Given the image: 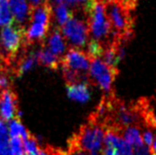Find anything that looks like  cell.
<instances>
[{"label":"cell","mask_w":156,"mask_h":155,"mask_svg":"<svg viewBox=\"0 0 156 155\" xmlns=\"http://www.w3.org/2000/svg\"><path fill=\"white\" fill-rule=\"evenodd\" d=\"M12 71L10 68L0 69V93L6 89H10L13 83L12 80Z\"/></svg>","instance_id":"ffe728a7"},{"label":"cell","mask_w":156,"mask_h":155,"mask_svg":"<svg viewBox=\"0 0 156 155\" xmlns=\"http://www.w3.org/2000/svg\"><path fill=\"white\" fill-rule=\"evenodd\" d=\"M66 91L68 97L81 103L90 100V88L89 84H72L66 85Z\"/></svg>","instance_id":"4fadbf2b"},{"label":"cell","mask_w":156,"mask_h":155,"mask_svg":"<svg viewBox=\"0 0 156 155\" xmlns=\"http://www.w3.org/2000/svg\"><path fill=\"white\" fill-rule=\"evenodd\" d=\"M124 139L128 142V143L134 147H139V146L143 145L141 134L139 132V129L136 126H129V128L126 129L124 130Z\"/></svg>","instance_id":"5bb4252c"},{"label":"cell","mask_w":156,"mask_h":155,"mask_svg":"<svg viewBox=\"0 0 156 155\" xmlns=\"http://www.w3.org/2000/svg\"><path fill=\"white\" fill-rule=\"evenodd\" d=\"M9 154L8 155H24L22 141L19 137H13L10 140Z\"/></svg>","instance_id":"44dd1931"},{"label":"cell","mask_w":156,"mask_h":155,"mask_svg":"<svg viewBox=\"0 0 156 155\" xmlns=\"http://www.w3.org/2000/svg\"><path fill=\"white\" fill-rule=\"evenodd\" d=\"M65 2H68V3H86L88 0H64Z\"/></svg>","instance_id":"83f0119b"},{"label":"cell","mask_w":156,"mask_h":155,"mask_svg":"<svg viewBox=\"0 0 156 155\" xmlns=\"http://www.w3.org/2000/svg\"><path fill=\"white\" fill-rule=\"evenodd\" d=\"M133 155H150L149 148L147 146H139V147L133 148Z\"/></svg>","instance_id":"d4e9b609"},{"label":"cell","mask_w":156,"mask_h":155,"mask_svg":"<svg viewBox=\"0 0 156 155\" xmlns=\"http://www.w3.org/2000/svg\"><path fill=\"white\" fill-rule=\"evenodd\" d=\"M65 155H89L85 150L78 146L74 141L71 139L68 140V149L65 151Z\"/></svg>","instance_id":"7402d4cb"},{"label":"cell","mask_w":156,"mask_h":155,"mask_svg":"<svg viewBox=\"0 0 156 155\" xmlns=\"http://www.w3.org/2000/svg\"><path fill=\"white\" fill-rule=\"evenodd\" d=\"M83 12L90 34L93 39L106 46L113 42V35L107 18L105 2L102 0H88L83 5Z\"/></svg>","instance_id":"7a4b0ae2"},{"label":"cell","mask_w":156,"mask_h":155,"mask_svg":"<svg viewBox=\"0 0 156 155\" xmlns=\"http://www.w3.org/2000/svg\"><path fill=\"white\" fill-rule=\"evenodd\" d=\"M55 12L56 21L60 26H63L69 19H71L73 17V13H74L73 10L69 9L67 4L65 3H61L59 5H57L55 9Z\"/></svg>","instance_id":"e0dca14e"},{"label":"cell","mask_w":156,"mask_h":155,"mask_svg":"<svg viewBox=\"0 0 156 155\" xmlns=\"http://www.w3.org/2000/svg\"><path fill=\"white\" fill-rule=\"evenodd\" d=\"M25 34V27L16 21L4 26L0 32V51L10 68L17 59L20 50L27 46Z\"/></svg>","instance_id":"3957f363"},{"label":"cell","mask_w":156,"mask_h":155,"mask_svg":"<svg viewBox=\"0 0 156 155\" xmlns=\"http://www.w3.org/2000/svg\"><path fill=\"white\" fill-rule=\"evenodd\" d=\"M20 115L17 94L11 88L2 91L0 93V118L4 122H9L19 119Z\"/></svg>","instance_id":"ba28073f"},{"label":"cell","mask_w":156,"mask_h":155,"mask_svg":"<svg viewBox=\"0 0 156 155\" xmlns=\"http://www.w3.org/2000/svg\"><path fill=\"white\" fill-rule=\"evenodd\" d=\"M142 141L144 142L145 145L147 147H151V145L153 144L154 141V136H153V132H151L150 129H145L142 133Z\"/></svg>","instance_id":"cb8c5ba5"},{"label":"cell","mask_w":156,"mask_h":155,"mask_svg":"<svg viewBox=\"0 0 156 155\" xmlns=\"http://www.w3.org/2000/svg\"><path fill=\"white\" fill-rule=\"evenodd\" d=\"M90 60L89 56L85 51L75 47L69 48L67 52L61 58V67H65L78 73H83L86 74L88 73L90 68Z\"/></svg>","instance_id":"52a82bcc"},{"label":"cell","mask_w":156,"mask_h":155,"mask_svg":"<svg viewBox=\"0 0 156 155\" xmlns=\"http://www.w3.org/2000/svg\"><path fill=\"white\" fill-rule=\"evenodd\" d=\"M40 155H65V151L51 145H47L44 149L40 148Z\"/></svg>","instance_id":"603a6c76"},{"label":"cell","mask_w":156,"mask_h":155,"mask_svg":"<svg viewBox=\"0 0 156 155\" xmlns=\"http://www.w3.org/2000/svg\"><path fill=\"white\" fill-rule=\"evenodd\" d=\"M37 60L40 64L51 70H57L61 64V58L51 52L44 44H42V48L37 51Z\"/></svg>","instance_id":"7c38bea8"},{"label":"cell","mask_w":156,"mask_h":155,"mask_svg":"<svg viewBox=\"0 0 156 155\" xmlns=\"http://www.w3.org/2000/svg\"><path fill=\"white\" fill-rule=\"evenodd\" d=\"M118 74L119 69L110 67L102 59L91 60L89 75L91 77L92 84L99 86L102 90L109 92Z\"/></svg>","instance_id":"5b68a950"},{"label":"cell","mask_w":156,"mask_h":155,"mask_svg":"<svg viewBox=\"0 0 156 155\" xmlns=\"http://www.w3.org/2000/svg\"><path fill=\"white\" fill-rule=\"evenodd\" d=\"M9 134L10 136L13 137H22L23 140H25L26 138L30 136V132L25 129L21 123L20 119H15L10 122L9 125Z\"/></svg>","instance_id":"2e32d148"},{"label":"cell","mask_w":156,"mask_h":155,"mask_svg":"<svg viewBox=\"0 0 156 155\" xmlns=\"http://www.w3.org/2000/svg\"><path fill=\"white\" fill-rule=\"evenodd\" d=\"M2 68H10V67H9V65L7 64V62H5V58H4L1 51H0V69H2Z\"/></svg>","instance_id":"484cf974"},{"label":"cell","mask_w":156,"mask_h":155,"mask_svg":"<svg viewBox=\"0 0 156 155\" xmlns=\"http://www.w3.org/2000/svg\"><path fill=\"white\" fill-rule=\"evenodd\" d=\"M11 14L16 21L20 25L26 23L29 20V12L30 6L28 5L26 0H8Z\"/></svg>","instance_id":"8fae6325"},{"label":"cell","mask_w":156,"mask_h":155,"mask_svg":"<svg viewBox=\"0 0 156 155\" xmlns=\"http://www.w3.org/2000/svg\"><path fill=\"white\" fill-rule=\"evenodd\" d=\"M61 33L65 40L69 41L75 48H79L87 44L90 31L86 20H79L73 16L62 26Z\"/></svg>","instance_id":"8992f818"},{"label":"cell","mask_w":156,"mask_h":155,"mask_svg":"<svg viewBox=\"0 0 156 155\" xmlns=\"http://www.w3.org/2000/svg\"><path fill=\"white\" fill-rule=\"evenodd\" d=\"M14 21L11 14L8 0H0V26L9 25Z\"/></svg>","instance_id":"ac0fdd59"},{"label":"cell","mask_w":156,"mask_h":155,"mask_svg":"<svg viewBox=\"0 0 156 155\" xmlns=\"http://www.w3.org/2000/svg\"><path fill=\"white\" fill-rule=\"evenodd\" d=\"M38 62L37 60V51H23V54L19 56L18 59L14 62V65L12 64L11 71L12 73L20 78L27 71L34 67V65Z\"/></svg>","instance_id":"9c48e42d"},{"label":"cell","mask_w":156,"mask_h":155,"mask_svg":"<svg viewBox=\"0 0 156 155\" xmlns=\"http://www.w3.org/2000/svg\"><path fill=\"white\" fill-rule=\"evenodd\" d=\"M29 1H30V8H33V7L40 5V4L43 1H44V0H29Z\"/></svg>","instance_id":"4316f807"},{"label":"cell","mask_w":156,"mask_h":155,"mask_svg":"<svg viewBox=\"0 0 156 155\" xmlns=\"http://www.w3.org/2000/svg\"><path fill=\"white\" fill-rule=\"evenodd\" d=\"M104 129L101 125L90 123L81 125L79 130L69 138L85 150L89 155H99L103 150Z\"/></svg>","instance_id":"277c9868"},{"label":"cell","mask_w":156,"mask_h":155,"mask_svg":"<svg viewBox=\"0 0 156 155\" xmlns=\"http://www.w3.org/2000/svg\"><path fill=\"white\" fill-rule=\"evenodd\" d=\"M107 18L113 35V42L126 44L133 37L134 18L129 9L118 1L111 0L105 2Z\"/></svg>","instance_id":"6da1fadb"},{"label":"cell","mask_w":156,"mask_h":155,"mask_svg":"<svg viewBox=\"0 0 156 155\" xmlns=\"http://www.w3.org/2000/svg\"><path fill=\"white\" fill-rule=\"evenodd\" d=\"M104 48L105 46L99 41L95 39H91L87 43V51H85L87 55L89 56L90 60L93 59H101L102 55L104 52Z\"/></svg>","instance_id":"9a60e30c"},{"label":"cell","mask_w":156,"mask_h":155,"mask_svg":"<svg viewBox=\"0 0 156 155\" xmlns=\"http://www.w3.org/2000/svg\"><path fill=\"white\" fill-rule=\"evenodd\" d=\"M9 154V139L8 130L4 122L0 120V155Z\"/></svg>","instance_id":"d6986e66"},{"label":"cell","mask_w":156,"mask_h":155,"mask_svg":"<svg viewBox=\"0 0 156 155\" xmlns=\"http://www.w3.org/2000/svg\"><path fill=\"white\" fill-rule=\"evenodd\" d=\"M47 48H48V51L55 55L58 56L59 58H63L64 51H66V44H65V39H63V36L58 28H55L50 34Z\"/></svg>","instance_id":"30bf717a"}]
</instances>
